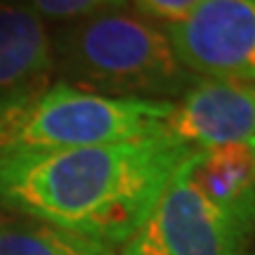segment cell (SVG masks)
I'll use <instances>...</instances> for the list:
<instances>
[{"mask_svg":"<svg viewBox=\"0 0 255 255\" xmlns=\"http://www.w3.org/2000/svg\"><path fill=\"white\" fill-rule=\"evenodd\" d=\"M196 149L170 132L38 154H0V208L107 246L126 244Z\"/></svg>","mask_w":255,"mask_h":255,"instance_id":"1","label":"cell"},{"mask_svg":"<svg viewBox=\"0 0 255 255\" xmlns=\"http://www.w3.org/2000/svg\"><path fill=\"white\" fill-rule=\"evenodd\" d=\"M173 104L111 97L43 78L0 97V154L62 151L158 135L165 132Z\"/></svg>","mask_w":255,"mask_h":255,"instance_id":"2","label":"cell"},{"mask_svg":"<svg viewBox=\"0 0 255 255\" xmlns=\"http://www.w3.org/2000/svg\"><path fill=\"white\" fill-rule=\"evenodd\" d=\"M52 57L66 83L111 97L170 100L196 81L163 28L126 9L73 21L52 38Z\"/></svg>","mask_w":255,"mask_h":255,"instance_id":"3","label":"cell"},{"mask_svg":"<svg viewBox=\"0 0 255 255\" xmlns=\"http://www.w3.org/2000/svg\"><path fill=\"white\" fill-rule=\"evenodd\" d=\"M246 246L248 239L201 196L180 165L121 255H241Z\"/></svg>","mask_w":255,"mask_h":255,"instance_id":"4","label":"cell"},{"mask_svg":"<svg viewBox=\"0 0 255 255\" xmlns=\"http://www.w3.org/2000/svg\"><path fill=\"white\" fill-rule=\"evenodd\" d=\"M163 31L189 73L255 83V0H201Z\"/></svg>","mask_w":255,"mask_h":255,"instance_id":"5","label":"cell"},{"mask_svg":"<svg viewBox=\"0 0 255 255\" xmlns=\"http://www.w3.org/2000/svg\"><path fill=\"white\" fill-rule=\"evenodd\" d=\"M255 130V83L196 78L173 104L165 132L191 149L246 144Z\"/></svg>","mask_w":255,"mask_h":255,"instance_id":"6","label":"cell"},{"mask_svg":"<svg viewBox=\"0 0 255 255\" xmlns=\"http://www.w3.org/2000/svg\"><path fill=\"white\" fill-rule=\"evenodd\" d=\"M184 175L246 239L255 232V156L246 144L199 149L182 163Z\"/></svg>","mask_w":255,"mask_h":255,"instance_id":"7","label":"cell"},{"mask_svg":"<svg viewBox=\"0 0 255 255\" xmlns=\"http://www.w3.org/2000/svg\"><path fill=\"white\" fill-rule=\"evenodd\" d=\"M55 69L52 38L24 2L0 0V97L47 78Z\"/></svg>","mask_w":255,"mask_h":255,"instance_id":"8","label":"cell"},{"mask_svg":"<svg viewBox=\"0 0 255 255\" xmlns=\"http://www.w3.org/2000/svg\"><path fill=\"white\" fill-rule=\"evenodd\" d=\"M0 255H116L97 239L73 234L47 222L0 213Z\"/></svg>","mask_w":255,"mask_h":255,"instance_id":"9","label":"cell"},{"mask_svg":"<svg viewBox=\"0 0 255 255\" xmlns=\"http://www.w3.org/2000/svg\"><path fill=\"white\" fill-rule=\"evenodd\" d=\"M132 0H26V5L43 21H81L102 12L123 9Z\"/></svg>","mask_w":255,"mask_h":255,"instance_id":"10","label":"cell"},{"mask_svg":"<svg viewBox=\"0 0 255 255\" xmlns=\"http://www.w3.org/2000/svg\"><path fill=\"white\" fill-rule=\"evenodd\" d=\"M132 2L146 17L161 19L165 24H177L199 5L201 0H132Z\"/></svg>","mask_w":255,"mask_h":255,"instance_id":"11","label":"cell"},{"mask_svg":"<svg viewBox=\"0 0 255 255\" xmlns=\"http://www.w3.org/2000/svg\"><path fill=\"white\" fill-rule=\"evenodd\" d=\"M246 146H248V149H251V154H253V156H255V130H253V135L248 137V142H246Z\"/></svg>","mask_w":255,"mask_h":255,"instance_id":"12","label":"cell"}]
</instances>
